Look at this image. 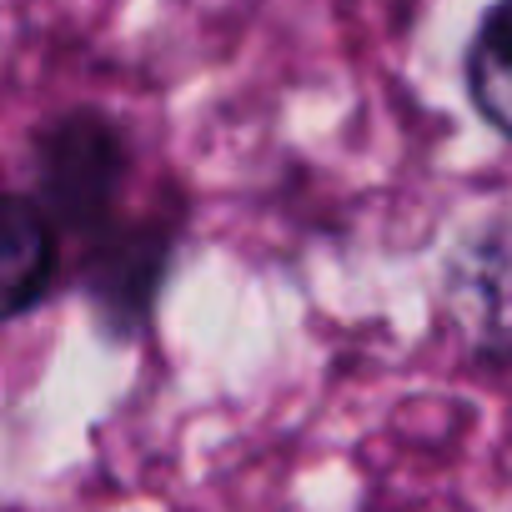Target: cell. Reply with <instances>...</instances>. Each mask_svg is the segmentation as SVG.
Returning a JSON list of instances; mask_svg holds the SVG:
<instances>
[{"instance_id": "cell-5", "label": "cell", "mask_w": 512, "mask_h": 512, "mask_svg": "<svg viewBox=\"0 0 512 512\" xmlns=\"http://www.w3.org/2000/svg\"><path fill=\"white\" fill-rule=\"evenodd\" d=\"M462 91L472 116L512 146V0H492L462 46Z\"/></svg>"}, {"instance_id": "cell-4", "label": "cell", "mask_w": 512, "mask_h": 512, "mask_svg": "<svg viewBox=\"0 0 512 512\" xmlns=\"http://www.w3.org/2000/svg\"><path fill=\"white\" fill-rule=\"evenodd\" d=\"M0 236H6V317L21 322L41 302H51L61 282V226L56 216L36 201L31 186H16L0 206Z\"/></svg>"}, {"instance_id": "cell-1", "label": "cell", "mask_w": 512, "mask_h": 512, "mask_svg": "<svg viewBox=\"0 0 512 512\" xmlns=\"http://www.w3.org/2000/svg\"><path fill=\"white\" fill-rule=\"evenodd\" d=\"M136 176V141L106 106H71L31 136V191L66 236H96L121 221Z\"/></svg>"}, {"instance_id": "cell-3", "label": "cell", "mask_w": 512, "mask_h": 512, "mask_svg": "<svg viewBox=\"0 0 512 512\" xmlns=\"http://www.w3.org/2000/svg\"><path fill=\"white\" fill-rule=\"evenodd\" d=\"M447 302L482 362L512 367V226H487L447 256Z\"/></svg>"}, {"instance_id": "cell-2", "label": "cell", "mask_w": 512, "mask_h": 512, "mask_svg": "<svg viewBox=\"0 0 512 512\" xmlns=\"http://www.w3.org/2000/svg\"><path fill=\"white\" fill-rule=\"evenodd\" d=\"M181 216H186V206L171 201L166 211L156 206L146 216H121L106 231L81 241L76 287H81L101 337H111V342L146 337L156 302L166 292V277L176 267Z\"/></svg>"}]
</instances>
